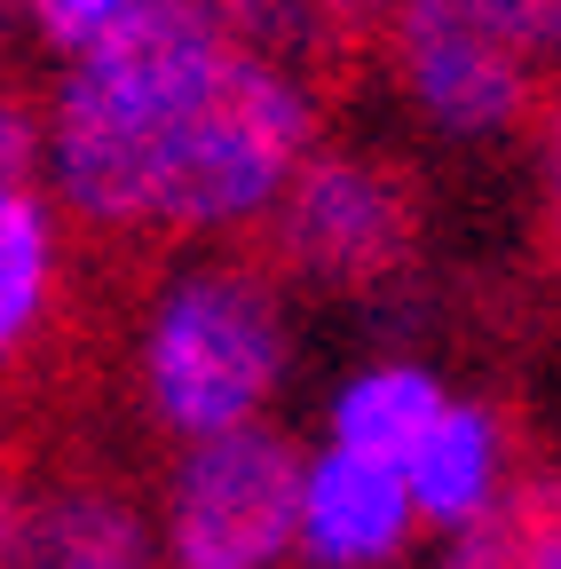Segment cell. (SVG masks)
Instances as JSON below:
<instances>
[{
  "label": "cell",
  "instance_id": "obj_1",
  "mask_svg": "<svg viewBox=\"0 0 561 569\" xmlns=\"http://www.w3.org/2000/svg\"><path fill=\"white\" fill-rule=\"evenodd\" d=\"M222 48L230 32L206 0H127L88 48H72V71L48 111V167L56 198L80 222L143 230L151 159Z\"/></svg>",
  "mask_w": 561,
  "mask_h": 569
},
{
  "label": "cell",
  "instance_id": "obj_2",
  "mask_svg": "<svg viewBox=\"0 0 561 569\" xmlns=\"http://www.w3.org/2000/svg\"><path fill=\"white\" fill-rule=\"evenodd\" d=\"M309 127L317 96L277 71L253 48H222L190 111L167 127L159 159H151V206L143 230L190 238V230H238L285 190V174L309 159Z\"/></svg>",
  "mask_w": 561,
  "mask_h": 569
},
{
  "label": "cell",
  "instance_id": "obj_3",
  "mask_svg": "<svg viewBox=\"0 0 561 569\" xmlns=\"http://www.w3.org/2000/svg\"><path fill=\"white\" fill-rule=\"evenodd\" d=\"M285 380V309L261 261L190 269L143 332V388L182 443L253 427Z\"/></svg>",
  "mask_w": 561,
  "mask_h": 569
},
{
  "label": "cell",
  "instance_id": "obj_4",
  "mask_svg": "<svg viewBox=\"0 0 561 569\" xmlns=\"http://www.w3.org/2000/svg\"><path fill=\"white\" fill-rule=\"evenodd\" d=\"M419 182L372 151H309L261 206V269L324 293H380L419 253Z\"/></svg>",
  "mask_w": 561,
  "mask_h": 569
},
{
  "label": "cell",
  "instance_id": "obj_5",
  "mask_svg": "<svg viewBox=\"0 0 561 569\" xmlns=\"http://www.w3.org/2000/svg\"><path fill=\"white\" fill-rule=\"evenodd\" d=\"M309 459L277 427H230L182 451L167 490V561L174 569H277L301 530Z\"/></svg>",
  "mask_w": 561,
  "mask_h": 569
},
{
  "label": "cell",
  "instance_id": "obj_6",
  "mask_svg": "<svg viewBox=\"0 0 561 569\" xmlns=\"http://www.w3.org/2000/svg\"><path fill=\"white\" fill-rule=\"evenodd\" d=\"M388 48L419 119L451 142H490L538 119V56L482 0H395Z\"/></svg>",
  "mask_w": 561,
  "mask_h": 569
},
{
  "label": "cell",
  "instance_id": "obj_7",
  "mask_svg": "<svg viewBox=\"0 0 561 569\" xmlns=\"http://www.w3.org/2000/svg\"><path fill=\"white\" fill-rule=\"evenodd\" d=\"M222 32L277 71H293L309 96L348 88L388 48V0H206Z\"/></svg>",
  "mask_w": 561,
  "mask_h": 569
},
{
  "label": "cell",
  "instance_id": "obj_8",
  "mask_svg": "<svg viewBox=\"0 0 561 569\" xmlns=\"http://www.w3.org/2000/svg\"><path fill=\"white\" fill-rule=\"evenodd\" d=\"M411 490L395 467L357 459V451H324L301 475V561L309 569H380L411 546Z\"/></svg>",
  "mask_w": 561,
  "mask_h": 569
},
{
  "label": "cell",
  "instance_id": "obj_9",
  "mask_svg": "<svg viewBox=\"0 0 561 569\" xmlns=\"http://www.w3.org/2000/svg\"><path fill=\"white\" fill-rule=\"evenodd\" d=\"M499 467H507V443H499V419H490L482 403H451L428 443H419L403 459V490H411V515L428 530H459L474 522L490 498H499Z\"/></svg>",
  "mask_w": 561,
  "mask_h": 569
},
{
  "label": "cell",
  "instance_id": "obj_10",
  "mask_svg": "<svg viewBox=\"0 0 561 569\" xmlns=\"http://www.w3.org/2000/svg\"><path fill=\"white\" fill-rule=\"evenodd\" d=\"M451 411V396L435 388V372L419 365H372L340 388L332 403V451H357V459H380L403 475V459L428 443V427Z\"/></svg>",
  "mask_w": 561,
  "mask_h": 569
},
{
  "label": "cell",
  "instance_id": "obj_11",
  "mask_svg": "<svg viewBox=\"0 0 561 569\" xmlns=\"http://www.w3.org/2000/svg\"><path fill=\"white\" fill-rule=\"evenodd\" d=\"M17 569H151V538L119 490H56L32 507Z\"/></svg>",
  "mask_w": 561,
  "mask_h": 569
},
{
  "label": "cell",
  "instance_id": "obj_12",
  "mask_svg": "<svg viewBox=\"0 0 561 569\" xmlns=\"http://www.w3.org/2000/svg\"><path fill=\"white\" fill-rule=\"evenodd\" d=\"M443 569H561V475L538 467L507 482L474 522L451 530Z\"/></svg>",
  "mask_w": 561,
  "mask_h": 569
},
{
  "label": "cell",
  "instance_id": "obj_13",
  "mask_svg": "<svg viewBox=\"0 0 561 569\" xmlns=\"http://www.w3.org/2000/svg\"><path fill=\"white\" fill-rule=\"evenodd\" d=\"M56 301V213L32 190H0V372L40 340Z\"/></svg>",
  "mask_w": 561,
  "mask_h": 569
},
{
  "label": "cell",
  "instance_id": "obj_14",
  "mask_svg": "<svg viewBox=\"0 0 561 569\" xmlns=\"http://www.w3.org/2000/svg\"><path fill=\"white\" fill-rule=\"evenodd\" d=\"M127 9V0H24V17H32V32L48 40V48H63V56H72V48H88L111 17Z\"/></svg>",
  "mask_w": 561,
  "mask_h": 569
},
{
  "label": "cell",
  "instance_id": "obj_15",
  "mask_svg": "<svg viewBox=\"0 0 561 569\" xmlns=\"http://www.w3.org/2000/svg\"><path fill=\"white\" fill-rule=\"evenodd\" d=\"M538 167H545V198H538V246L561 269V88L538 103Z\"/></svg>",
  "mask_w": 561,
  "mask_h": 569
},
{
  "label": "cell",
  "instance_id": "obj_16",
  "mask_svg": "<svg viewBox=\"0 0 561 569\" xmlns=\"http://www.w3.org/2000/svg\"><path fill=\"white\" fill-rule=\"evenodd\" d=\"M482 9L499 17V24H507L538 63H545V56H561V0H482Z\"/></svg>",
  "mask_w": 561,
  "mask_h": 569
},
{
  "label": "cell",
  "instance_id": "obj_17",
  "mask_svg": "<svg viewBox=\"0 0 561 569\" xmlns=\"http://www.w3.org/2000/svg\"><path fill=\"white\" fill-rule=\"evenodd\" d=\"M32 167H40V119L0 96V190H24Z\"/></svg>",
  "mask_w": 561,
  "mask_h": 569
},
{
  "label": "cell",
  "instance_id": "obj_18",
  "mask_svg": "<svg viewBox=\"0 0 561 569\" xmlns=\"http://www.w3.org/2000/svg\"><path fill=\"white\" fill-rule=\"evenodd\" d=\"M17 17H24V0H0V32H9Z\"/></svg>",
  "mask_w": 561,
  "mask_h": 569
}]
</instances>
